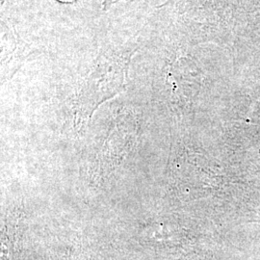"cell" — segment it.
<instances>
[{
    "label": "cell",
    "instance_id": "obj_2",
    "mask_svg": "<svg viewBox=\"0 0 260 260\" xmlns=\"http://www.w3.org/2000/svg\"><path fill=\"white\" fill-rule=\"evenodd\" d=\"M59 1H61V2H73L74 0H59Z\"/></svg>",
    "mask_w": 260,
    "mask_h": 260
},
{
    "label": "cell",
    "instance_id": "obj_1",
    "mask_svg": "<svg viewBox=\"0 0 260 260\" xmlns=\"http://www.w3.org/2000/svg\"><path fill=\"white\" fill-rule=\"evenodd\" d=\"M126 75V64L122 62H112L104 64L103 70L93 74L84 86L80 95L81 118L91 115L93 109L100 104L121 91Z\"/></svg>",
    "mask_w": 260,
    "mask_h": 260
}]
</instances>
